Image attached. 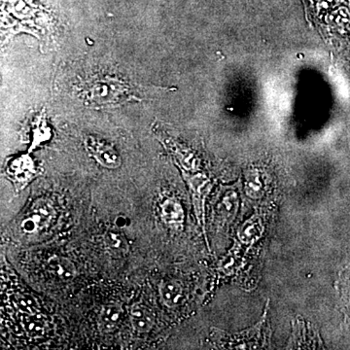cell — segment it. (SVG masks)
I'll use <instances>...</instances> for the list:
<instances>
[{"label": "cell", "mask_w": 350, "mask_h": 350, "mask_svg": "<svg viewBox=\"0 0 350 350\" xmlns=\"http://www.w3.org/2000/svg\"><path fill=\"white\" fill-rule=\"evenodd\" d=\"M161 215L165 224L170 226L180 225L184 220L183 209L181 204L174 199H167L161 206Z\"/></svg>", "instance_id": "obj_13"}, {"label": "cell", "mask_w": 350, "mask_h": 350, "mask_svg": "<svg viewBox=\"0 0 350 350\" xmlns=\"http://www.w3.org/2000/svg\"><path fill=\"white\" fill-rule=\"evenodd\" d=\"M103 239H105V243L108 250L112 252L126 254L130 250L128 241L122 232L116 231V230H108L105 232Z\"/></svg>", "instance_id": "obj_16"}, {"label": "cell", "mask_w": 350, "mask_h": 350, "mask_svg": "<svg viewBox=\"0 0 350 350\" xmlns=\"http://www.w3.org/2000/svg\"><path fill=\"white\" fill-rule=\"evenodd\" d=\"M48 271L62 282H70L77 275V269L68 258L63 256L51 257L47 262Z\"/></svg>", "instance_id": "obj_9"}, {"label": "cell", "mask_w": 350, "mask_h": 350, "mask_svg": "<svg viewBox=\"0 0 350 350\" xmlns=\"http://www.w3.org/2000/svg\"><path fill=\"white\" fill-rule=\"evenodd\" d=\"M189 189H190L191 196H192L193 206L196 217H197L198 223L204 232L206 241V200L209 191L211 189V183L206 177L202 175H184Z\"/></svg>", "instance_id": "obj_4"}, {"label": "cell", "mask_w": 350, "mask_h": 350, "mask_svg": "<svg viewBox=\"0 0 350 350\" xmlns=\"http://www.w3.org/2000/svg\"><path fill=\"white\" fill-rule=\"evenodd\" d=\"M336 287H337L338 295H340L345 320L350 323V262L338 275Z\"/></svg>", "instance_id": "obj_11"}, {"label": "cell", "mask_w": 350, "mask_h": 350, "mask_svg": "<svg viewBox=\"0 0 350 350\" xmlns=\"http://www.w3.org/2000/svg\"><path fill=\"white\" fill-rule=\"evenodd\" d=\"M21 325L27 337L31 338H42L48 330L47 320L38 314H23Z\"/></svg>", "instance_id": "obj_10"}, {"label": "cell", "mask_w": 350, "mask_h": 350, "mask_svg": "<svg viewBox=\"0 0 350 350\" xmlns=\"http://www.w3.org/2000/svg\"><path fill=\"white\" fill-rule=\"evenodd\" d=\"M85 148L101 167L108 170L118 169L122 159L117 151L107 142L94 137H87L84 140Z\"/></svg>", "instance_id": "obj_5"}, {"label": "cell", "mask_w": 350, "mask_h": 350, "mask_svg": "<svg viewBox=\"0 0 350 350\" xmlns=\"http://www.w3.org/2000/svg\"><path fill=\"white\" fill-rule=\"evenodd\" d=\"M12 303L14 306L22 314H38L39 312V304L38 300L31 294L15 293L13 294Z\"/></svg>", "instance_id": "obj_15"}, {"label": "cell", "mask_w": 350, "mask_h": 350, "mask_svg": "<svg viewBox=\"0 0 350 350\" xmlns=\"http://www.w3.org/2000/svg\"><path fill=\"white\" fill-rule=\"evenodd\" d=\"M238 208V198L236 193L225 191L221 193L214 206V220L219 224L231 222Z\"/></svg>", "instance_id": "obj_6"}, {"label": "cell", "mask_w": 350, "mask_h": 350, "mask_svg": "<svg viewBox=\"0 0 350 350\" xmlns=\"http://www.w3.org/2000/svg\"><path fill=\"white\" fill-rule=\"evenodd\" d=\"M159 293L163 305L169 308H174L180 303L182 289L180 285L174 280H167L161 283Z\"/></svg>", "instance_id": "obj_14"}, {"label": "cell", "mask_w": 350, "mask_h": 350, "mask_svg": "<svg viewBox=\"0 0 350 350\" xmlns=\"http://www.w3.org/2000/svg\"><path fill=\"white\" fill-rule=\"evenodd\" d=\"M32 140L31 145L29 149V153L38 148L44 142H48L52 137V130L48 126L46 120L45 113L42 112L38 115L32 123Z\"/></svg>", "instance_id": "obj_12"}, {"label": "cell", "mask_w": 350, "mask_h": 350, "mask_svg": "<svg viewBox=\"0 0 350 350\" xmlns=\"http://www.w3.org/2000/svg\"><path fill=\"white\" fill-rule=\"evenodd\" d=\"M40 174V170L36 167L29 153L11 159L7 165V178L12 182L14 189L17 193L24 190Z\"/></svg>", "instance_id": "obj_2"}, {"label": "cell", "mask_w": 350, "mask_h": 350, "mask_svg": "<svg viewBox=\"0 0 350 350\" xmlns=\"http://www.w3.org/2000/svg\"><path fill=\"white\" fill-rule=\"evenodd\" d=\"M85 98L90 105H105L128 98L130 90L122 81L112 78H96L85 89Z\"/></svg>", "instance_id": "obj_1"}, {"label": "cell", "mask_w": 350, "mask_h": 350, "mask_svg": "<svg viewBox=\"0 0 350 350\" xmlns=\"http://www.w3.org/2000/svg\"><path fill=\"white\" fill-rule=\"evenodd\" d=\"M55 217H56V211L50 200H36L32 204L29 213L23 219L21 229L25 234H36L49 227Z\"/></svg>", "instance_id": "obj_3"}, {"label": "cell", "mask_w": 350, "mask_h": 350, "mask_svg": "<svg viewBox=\"0 0 350 350\" xmlns=\"http://www.w3.org/2000/svg\"><path fill=\"white\" fill-rule=\"evenodd\" d=\"M124 310L118 303H110L103 306L98 317V329L103 333L113 332L123 319Z\"/></svg>", "instance_id": "obj_8"}, {"label": "cell", "mask_w": 350, "mask_h": 350, "mask_svg": "<svg viewBox=\"0 0 350 350\" xmlns=\"http://www.w3.org/2000/svg\"><path fill=\"white\" fill-rule=\"evenodd\" d=\"M130 320L131 327L138 334L149 333L155 322L150 308L142 303H135L131 306Z\"/></svg>", "instance_id": "obj_7"}]
</instances>
